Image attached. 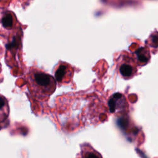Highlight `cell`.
<instances>
[{"label": "cell", "instance_id": "obj_2", "mask_svg": "<svg viewBox=\"0 0 158 158\" xmlns=\"http://www.w3.org/2000/svg\"><path fill=\"white\" fill-rule=\"evenodd\" d=\"M74 72V69L71 65L62 61L56 65L54 70L55 80L59 85L71 83L73 79Z\"/></svg>", "mask_w": 158, "mask_h": 158}, {"label": "cell", "instance_id": "obj_7", "mask_svg": "<svg viewBox=\"0 0 158 158\" xmlns=\"http://www.w3.org/2000/svg\"><path fill=\"white\" fill-rule=\"evenodd\" d=\"M76 158H101L99 155L90 146L82 145L81 150L76 156Z\"/></svg>", "mask_w": 158, "mask_h": 158}, {"label": "cell", "instance_id": "obj_4", "mask_svg": "<svg viewBox=\"0 0 158 158\" xmlns=\"http://www.w3.org/2000/svg\"><path fill=\"white\" fill-rule=\"evenodd\" d=\"M109 106L111 113H120L127 108V103L124 96L120 93H116L110 98Z\"/></svg>", "mask_w": 158, "mask_h": 158}, {"label": "cell", "instance_id": "obj_3", "mask_svg": "<svg viewBox=\"0 0 158 158\" xmlns=\"http://www.w3.org/2000/svg\"><path fill=\"white\" fill-rule=\"evenodd\" d=\"M119 72L124 78L129 79L133 77L136 72V67L134 61L129 57L124 56V59H122L120 62Z\"/></svg>", "mask_w": 158, "mask_h": 158}, {"label": "cell", "instance_id": "obj_5", "mask_svg": "<svg viewBox=\"0 0 158 158\" xmlns=\"http://www.w3.org/2000/svg\"><path fill=\"white\" fill-rule=\"evenodd\" d=\"M16 24L15 17L11 12L3 11L0 14V29L6 30L8 34L15 27Z\"/></svg>", "mask_w": 158, "mask_h": 158}, {"label": "cell", "instance_id": "obj_1", "mask_svg": "<svg viewBox=\"0 0 158 158\" xmlns=\"http://www.w3.org/2000/svg\"><path fill=\"white\" fill-rule=\"evenodd\" d=\"M27 86L32 96L39 101H46L56 89L54 77L38 68H31L27 76Z\"/></svg>", "mask_w": 158, "mask_h": 158}, {"label": "cell", "instance_id": "obj_6", "mask_svg": "<svg viewBox=\"0 0 158 158\" xmlns=\"http://www.w3.org/2000/svg\"><path fill=\"white\" fill-rule=\"evenodd\" d=\"M9 114V106L7 99L0 95V123L4 122Z\"/></svg>", "mask_w": 158, "mask_h": 158}]
</instances>
